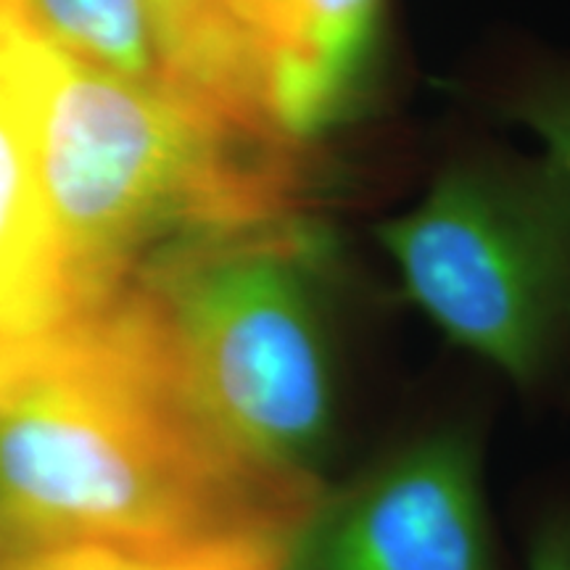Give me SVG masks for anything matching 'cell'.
<instances>
[{"instance_id": "cell-8", "label": "cell", "mask_w": 570, "mask_h": 570, "mask_svg": "<svg viewBox=\"0 0 570 570\" xmlns=\"http://www.w3.org/2000/svg\"><path fill=\"white\" fill-rule=\"evenodd\" d=\"M142 3L169 98L233 130L288 138L262 101L248 51L246 0Z\"/></svg>"}, {"instance_id": "cell-11", "label": "cell", "mask_w": 570, "mask_h": 570, "mask_svg": "<svg viewBox=\"0 0 570 570\" xmlns=\"http://www.w3.org/2000/svg\"><path fill=\"white\" fill-rule=\"evenodd\" d=\"M0 570H227L196 562H169L109 550V547H51L19 554H0Z\"/></svg>"}, {"instance_id": "cell-9", "label": "cell", "mask_w": 570, "mask_h": 570, "mask_svg": "<svg viewBox=\"0 0 570 570\" xmlns=\"http://www.w3.org/2000/svg\"><path fill=\"white\" fill-rule=\"evenodd\" d=\"M30 6L42 32L71 59L169 96L142 0H30Z\"/></svg>"}, {"instance_id": "cell-10", "label": "cell", "mask_w": 570, "mask_h": 570, "mask_svg": "<svg viewBox=\"0 0 570 570\" xmlns=\"http://www.w3.org/2000/svg\"><path fill=\"white\" fill-rule=\"evenodd\" d=\"M510 117L537 135L570 183V59H544L531 67L508 104Z\"/></svg>"}, {"instance_id": "cell-7", "label": "cell", "mask_w": 570, "mask_h": 570, "mask_svg": "<svg viewBox=\"0 0 570 570\" xmlns=\"http://www.w3.org/2000/svg\"><path fill=\"white\" fill-rule=\"evenodd\" d=\"M386 0H246V35L269 119L309 146L375 85Z\"/></svg>"}, {"instance_id": "cell-4", "label": "cell", "mask_w": 570, "mask_h": 570, "mask_svg": "<svg viewBox=\"0 0 570 570\" xmlns=\"http://www.w3.org/2000/svg\"><path fill=\"white\" fill-rule=\"evenodd\" d=\"M402 296L541 402L570 399V183L544 154L452 164L375 227Z\"/></svg>"}, {"instance_id": "cell-1", "label": "cell", "mask_w": 570, "mask_h": 570, "mask_svg": "<svg viewBox=\"0 0 570 570\" xmlns=\"http://www.w3.org/2000/svg\"><path fill=\"white\" fill-rule=\"evenodd\" d=\"M320 491L212 423L138 285L0 377V554L90 544L281 570Z\"/></svg>"}, {"instance_id": "cell-5", "label": "cell", "mask_w": 570, "mask_h": 570, "mask_svg": "<svg viewBox=\"0 0 570 570\" xmlns=\"http://www.w3.org/2000/svg\"><path fill=\"white\" fill-rule=\"evenodd\" d=\"M281 570H499L470 425H439L320 491Z\"/></svg>"}, {"instance_id": "cell-2", "label": "cell", "mask_w": 570, "mask_h": 570, "mask_svg": "<svg viewBox=\"0 0 570 570\" xmlns=\"http://www.w3.org/2000/svg\"><path fill=\"white\" fill-rule=\"evenodd\" d=\"M40 180L77 312L209 233L309 212L306 146L233 130L56 48L38 119Z\"/></svg>"}, {"instance_id": "cell-6", "label": "cell", "mask_w": 570, "mask_h": 570, "mask_svg": "<svg viewBox=\"0 0 570 570\" xmlns=\"http://www.w3.org/2000/svg\"><path fill=\"white\" fill-rule=\"evenodd\" d=\"M53 51L30 0H0V377L80 317L38 159Z\"/></svg>"}, {"instance_id": "cell-12", "label": "cell", "mask_w": 570, "mask_h": 570, "mask_svg": "<svg viewBox=\"0 0 570 570\" xmlns=\"http://www.w3.org/2000/svg\"><path fill=\"white\" fill-rule=\"evenodd\" d=\"M525 570H570V487L554 489L533 512Z\"/></svg>"}, {"instance_id": "cell-3", "label": "cell", "mask_w": 570, "mask_h": 570, "mask_svg": "<svg viewBox=\"0 0 570 570\" xmlns=\"http://www.w3.org/2000/svg\"><path fill=\"white\" fill-rule=\"evenodd\" d=\"M336 256L304 212L185 240L132 283L212 423L320 487L338 428Z\"/></svg>"}]
</instances>
